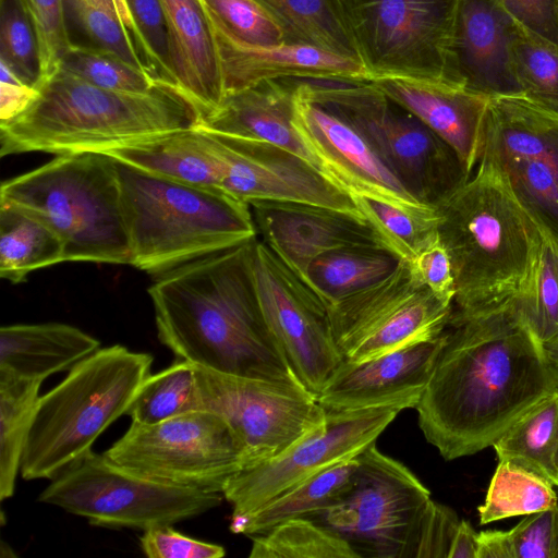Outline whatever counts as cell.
<instances>
[{"label":"cell","mask_w":558,"mask_h":558,"mask_svg":"<svg viewBox=\"0 0 558 558\" xmlns=\"http://www.w3.org/2000/svg\"><path fill=\"white\" fill-rule=\"evenodd\" d=\"M293 125L324 174L351 196L397 205L424 204L408 192L366 137L324 95L318 80H298Z\"/></svg>","instance_id":"17"},{"label":"cell","mask_w":558,"mask_h":558,"mask_svg":"<svg viewBox=\"0 0 558 558\" xmlns=\"http://www.w3.org/2000/svg\"><path fill=\"white\" fill-rule=\"evenodd\" d=\"M400 410L376 408L326 411V423L279 456L243 468L226 484L231 520L245 518L315 473L359 454L396 418Z\"/></svg>","instance_id":"16"},{"label":"cell","mask_w":558,"mask_h":558,"mask_svg":"<svg viewBox=\"0 0 558 558\" xmlns=\"http://www.w3.org/2000/svg\"><path fill=\"white\" fill-rule=\"evenodd\" d=\"M199 121L196 106L171 83L159 81L147 93L118 92L58 69L24 112L0 123V154L100 151Z\"/></svg>","instance_id":"4"},{"label":"cell","mask_w":558,"mask_h":558,"mask_svg":"<svg viewBox=\"0 0 558 558\" xmlns=\"http://www.w3.org/2000/svg\"><path fill=\"white\" fill-rule=\"evenodd\" d=\"M117 169L132 266L143 271L160 276L257 238L250 205L222 189Z\"/></svg>","instance_id":"5"},{"label":"cell","mask_w":558,"mask_h":558,"mask_svg":"<svg viewBox=\"0 0 558 558\" xmlns=\"http://www.w3.org/2000/svg\"><path fill=\"white\" fill-rule=\"evenodd\" d=\"M250 244L158 276L148 289L158 338L178 359L198 366L301 384L264 319Z\"/></svg>","instance_id":"2"},{"label":"cell","mask_w":558,"mask_h":558,"mask_svg":"<svg viewBox=\"0 0 558 558\" xmlns=\"http://www.w3.org/2000/svg\"><path fill=\"white\" fill-rule=\"evenodd\" d=\"M383 245L400 260L412 262L439 239L434 205H397L366 196H352Z\"/></svg>","instance_id":"34"},{"label":"cell","mask_w":558,"mask_h":558,"mask_svg":"<svg viewBox=\"0 0 558 558\" xmlns=\"http://www.w3.org/2000/svg\"><path fill=\"white\" fill-rule=\"evenodd\" d=\"M21 1L37 36L41 70L39 86H41L58 71L64 53L73 44L66 23L65 2L64 0Z\"/></svg>","instance_id":"47"},{"label":"cell","mask_w":558,"mask_h":558,"mask_svg":"<svg viewBox=\"0 0 558 558\" xmlns=\"http://www.w3.org/2000/svg\"><path fill=\"white\" fill-rule=\"evenodd\" d=\"M220 48H269L284 44L281 28L256 0H202Z\"/></svg>","instance_id":"39"},{"label":"cell","mask_w":558,"mask_h":558,"mask_svg":"<svg viewBox=\"0 0 558 558\" xmlns=\"http://www.w3.org/2000/svg\"><path fill=\"white\" fill-rule=\"evenodd\" d=\"M201 410L204 408L195 364L178 359L169 367L147 376L126 415L134 423L154 425Z\"/></svg>","instance_id":"36"},{"label":"cell","mask_w":558,"mask_h":558,"mask_svg":"<svg viewBox=\"0 0 558 558\" xmlns=\"http://www.w3.org/2000/svg\"><path fill=\"white\" fill-rule=\"evenodd\" d=\"M460 521L453 509L430 499L418 526L414 558H448Z\"/></svg>","instance_id":"50"},{"label":"cell","mask_w":558,"mask_h":558,"mask_svg":"<svg viewBox=\"0 0 558 558\" xmlns=\"http://www.w3.org/2000/svg\"><path fill=\"white\" fill-rule=\"evenodd\" d=\"M99 348V340L63 323L2 326L0 374L44 381L70 371Z\"/></svg>","instance_id":"27"},{"label":"cell","mask_w":558,"mask_h":558,"mask_svg":"<svg viewBox=\"0 0 558 558\" xmlns=\"http://www.w3.org/2000/svg\"><path fill=\"white\" fill-rule=\"evenodd\" d=\"M512 59L522 97L558 112V45L520 28Z\"/></svg>","instance_id":"43"},{"label":"cell","mask_w":558,"mask_h":558,"mask_svg":"<svg viewBox=\"0 0 558 558\" xmlns=\"http://www.w3.org/2000/svg\"><path fill=\"white\" fill-rule=\"evenodd\" d=\"M225 96L270 78L371 82L357 61L298 45L218 49Z\"/></svg>","instance_id":"26"},{"label":"cell","mask_w":558,"mask_h":558,"mask_svg":"<svg viewBox=\"0 0 558 558\" xmlns=\"http://www.w3.org/2000/svg\"><path fill=\"white\" fill-rule=\"evenodd\" d=\"M153 355L114 344L74 365L39 397L21 462L26 481L53 480L92 451L96 439L128 414Z\"/></svg>","instance_id":"6"},{"label":"cell","mask_w":558,"mask_h":558,"mask_svg":"<svg viewBox=\"0 0 558 558\" xmlns=\"http://www.w3.org/2000/svg\"><path fill=\"white\" fill-rule=\"evenodd\" d=\"M116 464L162 483L222 494L242 468V449L219 414L201 410L128 430L105 452Z\"/></svg>","instance_id":"11"},{"label":"cell","mask_w":558,"mask_h":558,"mask_svg":"<svg viewBox=\"0 0 558 558\" xmlns=\"http://www.w3.org/2000/svg\"><path fill=\"white\" fill-rule=\"evenodd\" d=\"M97 153L156 177L222 189L225 162L219 144L199 126L128 141Z\"/></svg>","instance_id":"25"},{"label":"cell","mask_w":558,"mask_h":558,"mask_svg":"<svg viewBox=\"0 0 558 558\" xmlns=\"http://www.w3.org/2000/svg\"><path fill=\"white\" fill-rule=\"evenodd\" d=\"M175 86L196 106L201 120L221 104L223 78L210 20L202 0H160Z\"/></svg>","instance_id":"24"},{"label":"cell","mask_w":558,"mask_h":558,"mask_svg":"<svg viewBox=\"0 0 558 558\" xmlns=\"http://www.w3.org/2000/svg\"><path fill=\"white\" fill-rule=\"evenodd\" d=\"M0 61L24 84L41 81L35 28L21 0H0Z\"/></svg>","instance_id":"45"},{"label":"cell","mask_w":558,"mask_h":558,"mask_svg":"<svg viewBox=\"0 0 558 558\" xmlns=\"http://www.w3.org/2000/svg\"><path fill=\"white\" fill-rule=\"evenodd\" d=\"M137 47L150 74L173 85L169 39L160 0H124Z\"/></svg>","instance_id":"46"},{"label":"cell","mask_w":558,"mask_h":558,"mask_svg":"<svg viewBox=\"0 0 558 558\" xmlns=\"http://www.w3.org/2000/svg\"><path fill=\"white\" fill-rule=\"evenodd\" d=\"M140 545L148 558H221L226 555L222 546L189 537L172 525L144 531Z\"/></svg>","instance_id":"49"},{"label":"cell","mask_w":558,"mask_h":558,"mask_svg":"<svg viewBox=\"0 0 558 558\" xmlns=\"http://www.w3.org/2000/svg\"><path fill=\"white\" fill-rule=\"evenodd\" d=\"M409 264L422 283L438 299L453 304L456 284L451 262L439 239Z\"/></svg>","instance_id":"51"},{"label":"cell","mask_w":558,"mask_h":558,"mask_svg":"<svg viewBox=\"0 0 558 558\" xmlns=\"http://www.w3.org/2000/svg\"><path fill=\"white\" fill-rule=\"evenodd\" d=\"M256 1L278 23L284 44L318 48L361 63L339 0Z\"/></svg>","instance_id":"30"},{"label":"cell","mask_w":558,"mask_h":558,"mask_svg":"<svg viewBox=\"0 0 558 558\" xmlns=\"http://www.w3.org/2000/svg\"><path fill=\"white\" fill-rule=\"evenodd\" d=\"M250 558H359L340 535L308 518L287 520L256 535Z\"/></svg>","instance_id":"40"},{"label":"cell","mask_w":558,"mask_h":558,"mask_svg":"<svg viewBox=\"0 0 558 558\" xmlns=\"http://www.w3.org/2000/svg\"><path fill=\"white\" fill-rule=\"evenodd\" d=\"M558 390L555 363L515 300L450 320L416 405L418 426L445 460L493 446L538 402Z\"/></svg>","instance_id":"1"},{"label":"cell","mask_w":558,"mask_h":558,"mask_svg":"<svg viewBox=\"0 0 558 558\" xmlns=\"http://www.w3.org/2000/svg\"><path fill=\"white\" fill-rule=\"evenodd\" d=\"M0 69V123H5L29 107L38 89L22 83L1 61Z\"/></svg>","instance_id":"53"},{"label":"cell","mask_w":558,"mask_h":558,"mask_svg":"<svg viewBox=\"0 0 558 558\" xmlns=\"http://www.w3.org/2000/svg\"><path fill=\"white\" fill-rule=\"evenodd\" d=\"M371 82L442 78L457 0H339Z\"/></svg>","instance_id":"14"},{"label":"cell","mask_w":558,"mask_h":558,"mask_svg":"<svg viewBox=\"0 0 558 558\" xmlns=\"http://www.w3.org/2000/svg\"><path fill=\"white\" fill-rule=\"evenodd\" d=\"M555 465H556V484H555V486H558V448H557V452H556Z\"/></svg>","instance_id":"56"},{"label":"cell","mask_w":558,"mask_h":558,"mask_svg":"<svg viewBox=\"0 0 558 558\" xmlns=\"http://www.w3.org/2000/svg\"><path fill=\"white\" fill-rule=\"evenodd\" d=\"M210 133L225 162L222 189L238 199L306 203L364 218L347 191L296 154L265 141Z\"/></svg>","instance_id":"18"},{"label":"cell","mask_w":558,"mask_h":558,"mask_svg":"<svg viewBox=\"0 0 558 558\" xmlns=\"http://www.w3.org/2000/svg\"><path fill=\"white\" fill-rule=\"evenodd\" d=\"M356 456L315 473L254 513L231 520V532L256 536L287 520L307 518L330 508L351 485L359 465Z\"/></svg>","instance_id":"29"},{"label":"cell","mask_w":558,"mask_h":558,"mask_svg":"<svg viewBox=\"0 0 558 558\" xmlns=\"http://www.w3.org/2000/svg\"><path fill=\"white\" fill-rule=\"evenodd\" d=\"M250 267L269 331L299 381L317 398L344 361L325 302L257 238L250 244Z\"/></svg>","instance_id":"15"},{"label":"cell","mask_w":558,"mask_h":558,"mask_svg":"<svg viewBox=\"0 0 558 558\" xmlns=\"http://www.w3.org/2000/svg\"><path fill=\"white\" fill-rule=\"evenodd\" d=\"M335 340L349 362L359 363L440 337L453 304L438 299L409 263L380 281L327 306Z\"/></svg>","instance_id":"12"},{"label":"cell","mask_w":558,"mask_h":558,"mask_svg":"<svg viewBox=\"0 0 558 558\" xmlns=\"http://www.w3.org/2000/svg\"><path fill=\"white\" fill-rule=\"evenodd\" d=\"M524 31L558 45V0H496Z\"/></svg>","instance_id":"52"},{"label":"cell","mask_w":558,"mask_h":558,"mask_svg":"<svg viewBox=\"0 0 558 558\" xmlns=\"http://www.w3.org/2000/svg\"><path fill=\"white\" fill-rule=\"evenodd\" d=\"M506 460L556 484L558 448V390L522 415L493 445Z\"/></svg>","instance_id":"33"},{"label":"cell","mask_w":558,"mask_h":558,"mask_svg":"<svg viewBox=\"0 0 558 558\" xmlns=\"http://www.w3.org/2000/svg\"><path fill=\"white\" fill-rule=\"evenodd\" d=\"M296 83L298 80L288 77L263 80L227 94L220 106L196 126L271 143L296 154L320 170L293 125Z\"/></svg>","instance_id":"23"},{"label":"cell","mask_w":558,"mask_h":558,"mask_svg":"<svg viewBox=\"0 0 558 558\" xmlns=\"http://www.w3.org/2000/svg\"><path fill=\"white\" fill-rule=\"evenodd\" d=\"M476 558H513L508 531H483L477 533Z\"/></svg>","instance_id":"54"},{"label":"cell","mask_w":558,"mask_h":558,"mask_svg":"<svg viewBox=\"0 0 558 558\" xmlns=\"http://www.w3.org/2000/svg\"><path fill=\"white\" fill-rule=\"evenodd\" d=\"M482 158L534 160L558 180V112L522 96L490 99Z\"/></svg>","instance_id":"28"},{"label":"cell","mask_w":558,"mask_h":558,"mask_svg":"<svg viewBox=\"0 0 558 558\" xmlns=\"http://www.w3.org/2000/svg\"><path fill=\"white\" fill-rule=\"evenodd\" d=\"M59 69L93 85L118 92L147 93L160 81L110 51L74 43L64 53Z\"/></svg>","instance_id":"44"},{"label":"cell","mask_w":558,"mask_h":558,"mask_svg":"<svg viewBox=\"0 0 558 558\" xmlns=\"http://www.w3.org/2000/svg\"><path fill=\"white\" fill-rule=\"evenodd\" d=\"M444 333L369 360L341 366L317 397L325 411L415 409L429 381Z\"/></svg>","instance_id":"20"},{"label":"cell","mask_w":558,"mask_h":558,"mask_svg":"<svg viewBox=\"0 0 558 558\" xmlns=\"http://www.w3.org/2000/svg\"><path fill=\"white\" fill-rule=\"evenodd\" d=\"M477 532L472 525L461 520L452 539L448 558H476Z\"/></svg>","instance_id":"55"},{"label":"cell","mask_w":558,"mask_h":558,"mask_svg":"<svg viewBox=\"0 0 558 558\" xmlns=\"http://www.w3.org/2000/svg\"><path fill=\"white\" fill-rule=\"evenodd\" d=\"M318 83L417 201L435 205L472 177L442 138L372 82Z\"/></svg>","instance_id":"8"},{"label":"cell","mask_w":558,"mask_h":558,"mask_svg":"<svg viewBox=\"0 0 558 558\" xmlns=\"http://www.w3.org/2000/svg\"><path fill=\"white\" fill-rule=\"evenodd\" d=\"M372 83L442 138L473 174L484 148L489 98L439 81L381 77Z\"/></svg>","instance_id":"22"},{"label":"cell","mask_w":558,"mask_h":558,"mask_svg":"<svg viewBox=\"0 0 558 558\" xmlns=\"http://www.w3.org/2000/svg\"><path fill=\"white\" fill-rule=\"evenodd\" d=\"M250 207L262 241L305 283L311 264L326 252L384 246L364 218L349 213L280 201H257Z\"/></svg>","instance_id":"21"},{"label":"cell","mask_w":558,"mask_h":558,"mask_svg":"<svg viewBox=\"0 0 558 558\" xmlns=\"http://www.w3.org/2000/svg\"><path fill=\"white\" fill-rule=\"evenodd\" d=\"M43 381L0 374V500L11 498Z\"/></svg>","instance_id":"35"},{"label":"cell","mask_w":558,"mask_h":558,"mask_svg":"<svg viewBox=\"0 0 558 558\" xmlns=\"http://www.w3.org/2000/svg\"><path fill=\"white\" fill-rule=\"evenodd\" d=\"M493 161L497 162L507 174L514 195L537 226L542 236L558 247V180L556 177L546 166L534 160Z\"/></svg>","instance_id":"41"},{"label":"cell","mask_w":558,"mask_h":558,"mask_svg":"<svg viewBox=\"0 0 558 558\" xmlns=\"http://www.w3.org/2000/svg\"><path fill=\"white\" fill-rule=\"evenodd\" d=\"M434 206L454 277L450 320L499 308L530 289L542 234L497 162L482 158L472 177Z\"/></svg>","instance_id":"3"},{"label":"cell","mask_w":558,"mask_h":558,"mask_svg":"<svg viewBox=\"0 0 558 558\" xmlns=\"http://www.w3.org/2000/svg\"><path fill=\"white\" fill-rule=\"evenodd\" d=\"M64 260V245L40 218L0 202V276L13 283Z\"/></svg>","instance_id":"31"},{"label":"cell","mask_w":558,"mask_h":558,"mask_svg":"<svg viewBox=\"0 0 558 558\" xmlns=\"http://www.w3.org/2000/svg\"><path fill=\"white\" fill-rule=\"evenodd\" d=\"M0 202L49 225L63 242L65 262L132 265L117 161L102 153L58 155L4 181Z\"/></svg>","instance_id":"7"},{"label":"cell","mask_w":558,"mask_h":558,"mask_svg":"<svg viewBox=\"0 0 558 558\" xmlns=\"http://www.w3.org/2000/svg\"><path fill=\"white\" fill-rule=\"evenodd\" d=\"M554 484L547 478L506 460L493 475L484 504L478 507L481 524L526 515L558 504Z\"/></svg>","instance_id":"37"},{"label":"cell","mask_w":558,"mask_h":558,"mask_svg":"<svg viewBox=\"0 0 558 558\" xmlns=\"http://www.w3.org/2000/svg\"><path fill=\"white\" fill-rule=\"evenodd\" d=\"M520 28L496 0H457L441 82L489 99L522 96L512 59Z\"/></svg>","instance_id":"19"},{"label":"cell","mask_w":558,"mask_h":558,"mask_svg":"<svg viewBox=\"0 0 558 558\" xmlns=\"http://www.w3.org/2000/svg\"><path fill=\"white\" fill-rule=\"evenodd\" d=\"M542 239L534 282L515 302L549 357L558 364V247Z\"/></svg>","instance_id":"42"},{"label":"cell","mask_w":558,"mask_h":558,"mask_svg":"<svg viewBox=\"0 0 558 558\" xmlns=\"http://www.w3.org/2000/svg\"><path fill=\"white\" fill-rule=\"evenodd\" d=\"M88 45L110 51L147 72L124 0H64ZM150 73V72H149Z\"/></svg>","instance_id":"38"},{"label":"cell","mask_w":558,"mask_h":558,"mask_svg":"<svg viewBox=\"0 0 558 558\" xmlns=\"http://www.w3.org/2000/svg\"><path fill=\"white\" fill-rule=\"evenodd\" d=\"M508 532L513 558H558V504L526 514Z\"/></svg>","instance_id":"48"},{"label":"cell","mask_w":558,"mask_h":558,"mask_svg":"<svg viewBox=\"0 0 558 558\" xmlns=\"http://www.w3.org/2000/svg\"><path fill=\"white\" fill-rule=\"evenodd\" d=\"M399 263L384 246L341 247L322 254L311 264L307 284L329 306L386 278Z\"/></svg>","instance_id":"32"},{"label":"cell","mask_w":558,"mask_h":558,"mask_svg":"<svg viewBox=\"0 0 558 558\" xmlns=\"http://www.w3.org/2000/svg\"><path fill=\"white\" fill-rule=\"evenodd\" d=\"M356 458L354 477L341 498L307 518L340 535L359 558H414L430 492L403 463L380 452L375 442Z\"/></svg>","instance_id":"10"},{"label":"cell","mask_w":558,"mask_h":558,"mask_svg":"<svg viewBox=\"0 0 558 558\" xmlns=\"http://www.w3.org/2000/svg\"><path fill=\"white\" fill-rule=\"evenodd\" d=\"M204 410L229 424L242 468L272 459L326 423V411L299 383L239 376L195 365Z\"/></svg>","instance_id":"13"},{"label":"cell","mask_w":558,"mask_h":558,"mask_svg":"<svg viewBox=\"0 0 558 558\" xmlns=\"http://www.w3.org/2000/svg\"><path fill=\"white\" fill-rule=\"evenodd\" d=\"M222 497L138 475L90 451L56 476L38 501L96 526L146 531L198 517L218 507Z\"/></svg>","instance_id":"9"}]
</instances>
